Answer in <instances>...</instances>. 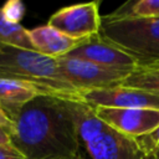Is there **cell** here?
<instances>
[{"mask_svg":"<svg viewBox=\"0 0 159 159\" xmlns=\"http://www.w3.org/2000/svg\"><path fill=\"white\" fill-rule=\"evenodd\" d=\"M29 36L36 52L53 58L67 56L70 52L92 39H72L50 26L48 24L29 30Z\"/></svg>","mask_w":159,"mask_h":159,"instance_id":"cell-10","label":"cell"},{"mask_svg":"<svg viewBox=\"0 0 159 159\" xmlns=\"http://www.w3.org/2000/svg\"><path fill=\"white\" fill-rule=\"evenodd\" d=\"M1 12L9 22L20 24L25 16L26 7L20 0H9L1 6Z\"/></svg>","mask_w":159,"mask_h":159,"instance_id":"cell-15","label":"cell"},{"mask_svg":"<svg viewBox=\"0 0 159 159\" xmlns=\"http://www.w3.org/2000/svg\"><path fill=\"white\" fill-rule=\"evenodd\" d=\"M80 139L91 159H143L135 142L106 124L93 107L84 102H70Z\"/></svg>","mask_w":159,"mask_h":159,"instance_id":"cell-3","label":"cell"},{"mask_svg":"<svg viewBox=\"0 0 159 159\" xmlns=\"http://www.w3.org/2000/svg\"><path fill=\"white\" fill-rule=\"evenodd\" d=\"M9 143H11L10 134H9L5 129H2V128L0 127V145H1V144H9Z\"/></svg>","mask_w":159,"mask_h":159,"instance_id":"cell-19","label":"cell"},{"mask_svg":"<svg viewBox=\"0 0 159 159\" xmlns=\"http://www.w3.org/2000/svg\"><path fill=\"white\" fill-rule=\"evenodd\" d=\"M120 84L159 94V61L137 65Z\"/></svg>","mask_w":159,"mask_h":159,"instance_id":"cell-12","label":"cell"},{"mask_svg":"<svg viewBox=\"0 0 159 159\" xmlns=\"http://www.w3.org/2000/svg\"><path fill=\"white\" fill-rule=\"evenodd\" d=\"M83 102L93 108H152L159 109V94L127 86L92 89L82 93Z\"/></svg>","mask_w":159,"mask_h":159,"instance_id":"cell-8","label":"cell"},{"mask_svg":"<svg viewBox=\"0 0 159 159\" xmlns=\"http://www.w3.org/2000/svg\"><path fill=\"white\" fill-rule=\"evenodd\" d=\"M0 159H27L12 143L0 145Z\"/></svg>","mask_w":159,"mask_h":159,"instance_id":"cell-17","label":"cell"},{"mask_svg":"<svg viewBox=\"0 0 159 159\" xmlns=\"http://www.w3.org/2000/svg\"><path fill=\"white\" fill-rule=\"evenodd\" d=\"M0 77L30 82L46 96L83 102L82 93L62 75L57 58L36 51L0 45Z\"/></svg>","mask_w":159,"mask_h":159,"instance_id":"cell-2","label":"cell"},{"mask_svg":"<svg viewBox=\"0 0 159 159\" xmlns=\"http://www.w3.org/2000/svg\"><path fill=\"white\" fill-rule=\"evenodd\" d=\"M153 159H159V152H157V153L153 155Z\"/></svg>","mask_w":159,"mask_h":159,"instance_id":"cell-21","label":"cell"},{"mask_svg":"<svg viewBox=\"0 0 159 159\" xmlns=\"http://www.w3.org/2000/svg\"><path fill=\"white\" fill-rule=\"evenodd\" d=\"M71 101L40 96L14 120L11 143L27 159H71L82 153Z\"/></svg>","mask_w":159,"mask_h":159,"instance_id":"cell-1","label":"cell"},{"mask_svg":"<svg viewBox=\"0 0 159 159\" xmlns=\"http://www.w3.org/2000/svg\"><path fill=\"white\" fill-rule=\"evenodd\" d=\"M71 159H87V158H86V155H84L83 153H81V154H78L77 157H73V158H71Z\"/></svg>","mask_w":159,"mask_h":159,"instance_id":"cell-20","label":"cell"},{"mask_svg":"<svg viewBox=\"0 0 159 159\" xmlns=\"http://www.w3.org/2000/svg\"><path fill=\"white\" fill-rule=\"evenodd\" d=\"M0 127L2 129H5L11 135V133L14 130V122L7 117V114L4 112V109L1 108V106H0Z\"/></svg>","mask_w":159,"mask_h":159,"instance_id":"cell-18","label":"cell"},{"mask_svg":"<svg viewBox=\"0 0 159 159\" xmlns=\"http://www.w3.org/2000/svg\"><path fill=\"white\" fill-rule=\"evenodd\" d=\"M143 159H152V157H143Z\"/></svg>","mask_w":159,"mask_h":159,"instance_id":"cell-22","label":"cell"},{"mask_svg":"<svg viewBox=\"0 0 159 159\" xmlns=\"http://www.w3.org/2000/svg\"><path fill=\"white\" fill-rule=\"evenodd\" d=\"M152 159H153V157H152Z\"/></svg>","mask_w":159,"mask_h":159,"instance_id":"cell-23","label":"cell"},{"mask_svg":"<svg viewBox=\"0 0 159 159\" xmlns=\"http://www.w3.org/2000/svg\"><path fill=\"white\" fill-rule=\"evenodd\" d=\"M40 96L46 94L30 82L0 77V106L12 122L26 104Z\"/></svg>","mask_w":159,"mask_h":159,"instance_id":"cell-11","label":"cell"},{"mask_svg":"<svg viewBox=\"0 0 159 159\" xmlns=\"http://www.w3.org/2000/svg\"><path fill=\"white\" fill-rule=\"evenodd\" d=\"M99 4V1H89L62 7L50 16L47 24L72 39L97 36L102 26Z\"/></svg>","mask_w":159,"mask_h":159,"instance_id":"cell-6","label":"cell"},{"mask_svg":"<svg viewBox=\"0 0 159 159\" xmlns=\"http://www.w3.org/2000/svg\"><path fill=\"white\" fill-rule=\"evenodd\" d=\"M99 35L132 57L138 65L159 61V19L102 16Z\"/></svg>","mask_w":159,"mask_h":159,"instance_id":"cell-4","label":"cell"},{"mask_svg":"<svg viewBox=\"0 0 159 159\" xmlns=\"http://www.w3.org/2000/svg\"><path fill=\"white\" fill-rule=\"evenodd\" d=\"M96 114L114 130L137 139L159 127V109L152 108H94Z\"/></svg>","mask_w":159,"mask_h":159,"instance_id":"cell-7","label":"cell"},{"mask_svg":"<svg viewBox=\"0 0 159 159\" xmlns=\"http://www.w3.org/2000/svg\"><path fill=\"white\" fill-rule=\"evenodd\" d=\"M0 45L35 51L29 36V30L25 29L21 24L9 22L2 15L1 7H0Z\"/></svg>","mask_w":159,"mask_h":159,"instance_id":"cell-13","label":"cell"},{"mask_svg":"<svg viewBox=\"0 0 159 159\" xmlns=\"http://www.w3.org/2000/svg\"><path fill=\"white\" fill-rule=\"evenodd\" d=\"M111 14L114 16L159 19V0H139L135 2H127Z\"/></svg>","mask_w":159,"mask_h":159,"instance_id":"cell-14","label":"cell"},{"mask_svg":"<svg viewBox=\"0 0 159 159\" xmlns=\"http://www.w3.org/2000/svg\"><path fill=\"white\" fill-rule=\"evenodd\" d=\"M57 61L62 75L81 93L118 86L134 70L106 67L71 56L60 57Z\"/></svg>","mask_w":159,"mask_h":159,"instance_id":"cell-5","label":"cell"},{"mask_svg":"<svg viewBox=\"0 0 159 159\" xmlns=\"http://www.w3.org/2000/svg\"><path fill=\"white\" fill-rule=\"evenodd\" d=\"M67 56L114 68L133 70L138 65L134 57H132L116 45L102 39L101 35L93 36L86 43L70 52Z\"/></svg>","mask_w":159,"mask_h":159,"instance_id":"cell-9","label":"cell"},{"mask_svg":"<svg viewBox=\"0 0 159 159\" xmlns=\"http://www.w3.org/2000/svg\"><path fill=\"white\" fill-rule=\"evenodd\" d=\"M142 154L144 157H153L159 152V127L152 133L135 139Z\"/></svg>","mask_w":159,"mask_h":159,"instance_id":"cell-16","label":"cell"}]
</instances>
